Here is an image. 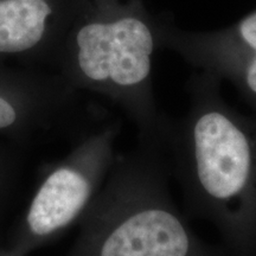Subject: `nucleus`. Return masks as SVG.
<instances>
[{
    "label": "nucleus",
    "instance_id": "nucleus-8",
    "mask_svg": "<svg viewBox=\"0 0 256 256\" xmlns=\"http://www.w3.org/2000/svg\"><path fill=\"white\" fill-rule=\"evenodd\" d=\"M244 81L252 95L256 96V54L252 52L244 69Z\"/></svg>",
    "mask_w": 256,
    "mask_h": 256
},
{
    "label": "nucleus",
    "instance_id": "nucleus-5",
    "mask_svg": "<svg viewBox=\"0 0 256 256\" xmlns=\"http://www.w3.org/2000/svg\"><path fill=\"white\" fill-rule=\"evenodd\" d=\"M50 12L46 0L0 2V52H19L36 46Z\"/></svg>",
    "mask_w": 256,
    "mask_h": 256
},
{
    "label": "nucleus",
    "instance_id": "nucleus-4",
    "mask_svg": "<svg viewBox=\"0 0 256 256\" xmlns=\"http://www.w3.org/2000/svg\"><path fill=\"white\" fill-rule=\"evenodd\" d=\"M89 197V184L80 172L58 168L44 182L28 214V223L34 235L56 232L78 215Z\"/></svg>",
    "mask_w": 256,
    "mask_h": 256
},
{
    "label": "nucleus",
    "instance_id": "nucleus-2",
    "mask_svg": "<svg viewBox=\"0 0 256 256\" xmlns=\"http://www.w3.org/2000/svg\"><path fill=\"white\" fill-rule=\"evenodd\" d=\"M78 46L80 68L92 81L128 87L142 83L151 70L153 37L136 18L89 24L80 30Z\"/></svg>",
    "mask_w": 256,
    "mask_h": 256
},
{
    "label": "nucleus",
    "instance_id": "nucleus-7",
    "mask_svg": "<svg viewBox=\"0 0 256 256\" xmlns=\"http://www.w3.org/2000/svg\"><path fill=\"white\" fill-rule=\"evenodd\" d=\"M17 121V112L10 102L0 96V130L11 127Z\"/></svg>",
    "mask_w": 256,
    "mask_h": 256
},
{
    "label": "nucleus",
    "instance_id": "nucleus-6",
    "mask_svg": "<svg viewBox=\"0 0 256 256\" xmlns=\"http://www.w3.org/2000/svg\"><path fill=\"white\" fill-rule=\"evenodd\" d=\"M240 36L243 43L248 46L252 52L256 54V12H252L240 23Z\"/></svg>",
    "mask_w": 256,
    "mask_h": 256
},
{
    "label": "nucleus",
    "instance_id": "nucleus-1",
    "mask_svg": "<svg viewBox=\"0 0 256 256\" xmlns=\"http://www.w3.org/2000/svg\"><path fill=\"white\" fill-rule=\"evenodd\" d=\"M197 174L216 200H230L250 190L255 179V150L250 136L226 115L211 112L194 130Z\"/></svg>",
    "mask_w": 256,
    "mask_h": 256
},
{
    "label": "nucleus",
    "instance_id": "nucleus-3",
    "mask_svg": "<svg viewBox=\"0 0 256 256\" xmlns=\"http://www.w3.org/2000/svg\"><path fill=\"white\" fill-rule=\"evenodd\" d=\"M188 247V236L177 217L150 209L124 220L104 241L101 256H186Z\"/></svg>",
    "mask_w": 256,
    "mask_h": 256
}]
</instances>
